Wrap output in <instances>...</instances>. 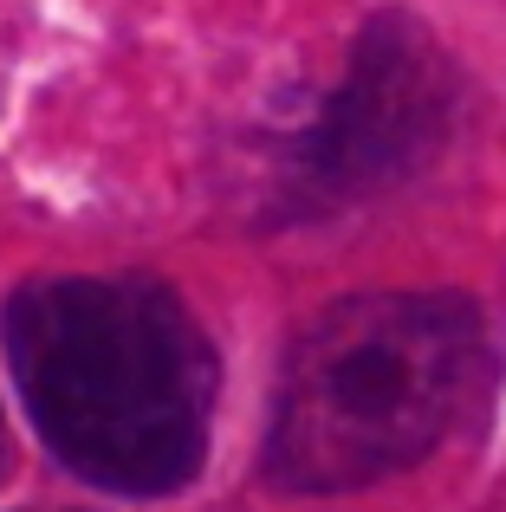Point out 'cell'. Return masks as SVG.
<instances>
[{
	"instance_id": "cell-1",
	"label": "cell",
	"mask_w": 506,
	"mask_h": 512,
	"mask_svg": "<svg viewBox=\"0 0 506 512\" xmlns=\"http://www.w3.org/2000/svg\"><path fill=\"white\" fill-rule=\"evenodd\" d=\"M7 357L39 441L111 493H176L208 454L215 350L150 279H33L7 299Z\"/></svg>"
},
{
	"instance_id": "cell-2",
	"label": "cell",
	"mask_w": 506,
	"mask_h": 512,
	"mask_svg": "<svg viewBox=\"0 0 506 512\" xmlns=\"http://www.w3.org/2000/svg\"><path fill=\"white\" fill-rule=\"evenodd\" d=\"M487 370L481 312L455 292H364L299 331L273 389L266 480L351 493L422 461Z\"/></svg>"
},
{
	"instance_id": "cell-3",
	"label": "cell",
	"mask_w": 506,
	"mask_h": 512,
	"mask_svg": "<svg viewBox=\"0 0 506 512\" xmlns=\"http://www.w3.org/2000/svg\"><path fill=\"white\" fill-rule=\"evenodd\" d=\"M455 65L416 13H377L351 46V72L292 150V201L338 208L403 182L455 124Z\"/></svg>"
}]
</instances>
